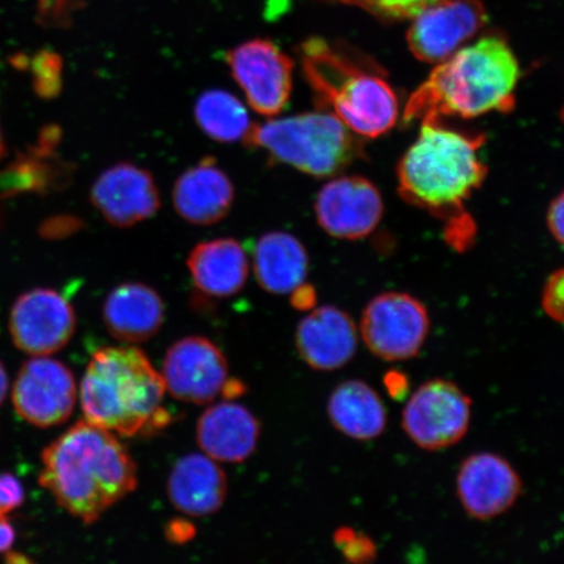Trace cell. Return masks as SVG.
Masks as SVG:
<instances>
[{
  "label": "cell",
  "mask_w": 564,
  "mask_h": 564,
  "mask_svg": "<svg viewBox=\"0 0 564 564\" xmlns=\"http://www.w3.org/2000/svg\"><path fill=\"white\" fill-rule=\"evenodd\" d=\"M430 330L427 310L405 293H383L365 308L361 334L373 356L387 362L419 356Z\"/></svg>",
  "instance_id": "cell-8"
},
{
  "label": "cell",
  "mask_w": 564,
  "mask_h": 564,
  "mask_svg": "<svg viewBox=\"0 0 564 564\" xmlns=\"http://www.w3.org/2000/svg\"><path fill=\"white\" fill-rule=\"evenodd\" d=\"M35 94L46 100L58 96L63 88V59L52 51H41L31 59Z\"/></svg>",
  "instance_id": "cell-27"
},
{
  "label": "cell",
  "mask_w": 564,
  "mask_h": 564,
  "mask_svg": "<svg viewBox=\"0 0 564 564\" xmlns=\"http://www.w3.org/2000/svg\"><path fill=\"white\" fill-rule=\"evenodd\" d=\"M17 532L6 514L0 513V553H7L15 542Z\"/></svg>",
  "instance_id": "cell-35"
},
{
  "label": "cell",
  "mask_w": 564,
  "mask_h": 564,
  "mask_svg": "<svg viewBox=\"0 0 564 564\" xmlns=\"http://www.w3.org/2000/svg\"><path fill=\"white\" fill-rule=\"evenodd\" d=\"M227 62L258 115L276 117L284 111L292 95L294 63L274 42L247 41L228 52Z\"/></svg>",
  "instance_id": "cell-9"
},
{
  "label": "cell",
  "mask_w": 564,
  "mask_h": 564,
  "mask_svg": "<svg viewBox=\"0 0 564 564\" xmlns=\"http://www.w3.org/2000/svg\"><path fill=\"white\" fill-rule=\"evenodd\" d=\"M484 141L447 129L440 119H422L417 140L399 162L400 195L435 216H455L488 174L478 154Z\"/></svg>",
  "instance_id": "cell-4"
},
{
  "label": "cell",
  "mask_w": 564,
  "mask_h": 564,
  "mask_svg": "<svg viewBox=\"0 0 564 564\" xmlns=\"http://www.w3.org/2000/svg\"><path fill=\"white\" fill-rule=\"evenodd\" d=\"M317 2L356 7L384 23H394V21L412 20L429 7L447 2V0H317Z\"/></svg>",
  "instance_id": "cell-26"
},
{
  "label": "cell",
  "mask_w": 564,
  "mask_h": 564,
  "mask_svg": "<svg viewBox=\"0 0 564 564\" xmlns=\"http://www.w3.org/2000/svg\"><path fill=\"white\" fill-rule=\"evenodd\" d=\"M246 392V386L238 379H228L224 384L221 393L225 399L241 398Z\"/></svg>",
  "instance_id": "cell-36"
},
{
  "label": "cell",
  "mask_w": 564,
  "mask_h": 564,
  "mask_svg": "<svg viewBox=\"0 0 564 564\" xmlns=\"http://www.w3.org/2000/svg\"><path fill=\"white\" fill-rule=\"evenodd\" d=\"M358 337L359 330L347 313L334 306H323L300 322L295 347L310 368L335 371L356 356Z\"/></svg>",
  "instance_id": "cell-17"
},
{
  "label": "cell",
  "mask_w": 564,
  "mask_h": 564,
  "mask_svg": "<svg viewBox=\"0 0 564 564\" xmlns=\"http://www.w3.org/2000/svg\"><path fill=\"white\" fill-rule=\"evenodd\" d=\"M563 194H560L550 204L547 210V228L552 232L554 239L558 243H563V210H564Z\"/></svg>",
  "instance_id": "cell-34"
},
{
  "label": "cell",
  "mask_w": 564,
  "mask_h": 564,
  "mask_svg": "<svg viewBox=\"0 0 564 564\" xmlns=\"http://www.w3.org/2000/svg\"><path fill=\"white\" fill-rule=\"evenodd\" d=\"M482 0H447L429 7L412 19L406 33L409 51L430 65L449 58L488 24Z\"/></svg>",
  "instance_id": "cell-10"
},
{
  "label": "cell",
  "mask_w": 564,
  "mask_h": 564,
  "mask_svg": "<svg viewBox=\"0 0 564 564\" xmlns=\"http://www.w3.org/2000/svg\"><path fill=\"white\" fill-rule=\"evenodd\" d=\"M253 272L272 294H291L305 285L308 256L297 238L284 231L267 232L253 249Z\"/></svg>",
  "instance_id": "cell-24"
},
{
  "label": "cell",
  "mask_w": 564,
  "mask_h": 564,
  "mask_svg": "<svg viewBox=\"0 0 564 564\" xmlns=\"http://www.w3.org/2000/svg\"><path fill=\"white\" fill-rule=\"evenodd\" d=\"M243 143L317 178L340 173L362 156L355 133L324 110L251 126Z\"/></svg>",
  "instance_id": "cell-6"
},
{
  "label": "cell",
  "mask_w": 564,
  "mask_h": 564,
  "mask_svg": "<svg viewBox=\"0 0 564 564\" xmlns=\"http://www.w3.org/2000/svg\"><path fill=\"white\" fill-rule=\"evenodd\" d=\"M235 197L229 175L209 156L187 169L173 188L176 214L194 225L220 223L228 216Z\"/></svg>",
  "instance_id": "cell-18"
},
{
  "label": "cell",
  "mask_w": 564,
  "mask_h": 564,
  "mask_svg": "<svg viewBox=\"0 0 564 564\" xmlns=\"http://www.w3.org/2000/svg\"><path fill=\"white\" fill-rule=\"evenodd\" d=\"M23 502L24 489L19 479L9 474L0 475V513L17 510Z\"/></svg>",
  "instance_id": "cell-31"
},
{
  "label": "cell",
  "mask_w": 564,
  "mask_h": 564,
  "mask_svg": "<svg viewBox=\"0 0 564 564\" xmlns=\"http://www.w3.org/2000/svg\"><path fill=\"white\" fill-rule=\"evenodd\" d=\"M40 484L63 510L94 524L135 491L138 468L115 434L84 420L44 449Z\"/></svg>",
  "instance_id": "cell-1"
},
{
  "label": "cell",
  "mask_w": 564,
  "mask_h": 564,
  "mask_svg": "<svg viewBox=\"0 0 564 564\" xmlns=\"http://www.w3.org/2000/svg\"><path fill=\"white\" fill-rule=\"evenodd\" d=\"M166 387L144 351L111 347L95 351L80 386L86 421L112 434L133 436L165 427Z\"/></svg>",
  "instance_id": "cell-3"
},
{
  "label": "cell",
  "mask_w": 564,
  "mask_h": 564,
  "mask_svg": "<svg viewBox=\"0 0 564 564\" xmlns=\"http://www.w3.org/2000/svg\"><path fill=\"white\" fill-rule=\"evenodd\" d=\"M383 384L388 397L393 400H404L409 397V378L406 373L400 370L388 371L383 378Z\"/></svg>",
  "instance_id": "cell-33"
},
{
  "label": "cell",
  "mask_w": 564,
  "mask_h": 564,
  "mask_svg": "<svg viewBox=\"0 0 564 564\" xmlns=\"http://www.w3.org/2000/svg\"><path fill=\"white\" fill-rule=\"evenodd\" d=\"M523 494V481L513 465L496 453L471 454L456 475V496L470 519L489 521L502 517Z\"/></svg>",
  "instance_id": "cell-13"
},
{
  "label": "cell",
  "mask_w": 564,
  "mask_h": 564,
  "mask_svg": "<svg viewBox=\"0 0 564 564\" xmlns=\"http://www.w3.org/2000/svg\"><path fill=\"white\" fill-rule=\"evenodd\" d=\"M90 202L106 221L122 229L152 218L161 207L153 175L130 162L106 169L91 186Z\"/></svg>",
  "instance_id": "cell-16"
},
{
  "label": "cell",
  "mask_w": 564,
  "mask_h": 564,
  "mask_svg": "<svg viewBox=\"0 0 564 564\" xmlns=\"http://www.w3.org/2000/svg\"><path fill=\"white\" fill-rule=\"evenodd\" d=\"M3 151H4V145H3V139H2V131H0V158H2Z\"/></svg>",
  "instance_id": "cell-39"
},
{
  "label": "cell",
  "mask_w": 564,
  "mask_h": 564,
  "mask_svg": "<svg viewBox=\"0 0 564 564\" xmlns=\"http://www.w3.org/2000/svg\"><path fill=\"white\" fill-rule=\"evenodd\" d=\"M334 542L349 564H372L377 560L376 542L368 534L359 533L356 529L338 528L334 534Z\"/></svg>",
  "instance_id": "cell-28"
},
{
  "label": "cell",
  "mask_w": 564,
  "mask_h": 564,
  "mask_svg": "<svg viewBox=\"0 0 564 564\" xmlns=\"http://www.w3.org/2000/svg\"><path fill=\"white\" fill-rule=\"evenodd\" d=\"M162 379L174 399L208 404L227 383L228 361L221 349L206 337L181 338L166 352Z\"/></svg>",
  "instance_id": "cell-14"
},
{
  "label": "cell",
  "mask_w": 564,
  "mask_h": 564,
  "mask_svg": "<svg viewBox=\"0 0 564 564\" xmlns=\"http://www.w3.org/2000/svg\"><path fill=\"white\" fill-rule=\"evenodd\" d=\"M6 564H33V562L24 554L7 552Z\"/></svg>",
  "instance_id": "cell-38"
},
{
  "label": "cell",
  "mask_w": 564,
  "mask_h": 564,
  "mask_svg": "<svg viewBox=\"0 0 564 564\" xmlns=\"http://www.w3.org/2000/svg\"><path fill=\"white\" fill-rule=\"evenodd\" d=\"M196 528L186 519L175 518L167 521L165 527V538L169 542L176 545L187 544L195 538Z\"/></svg>",
  "instance_id": "cell-32"
},
{
  "label": "cell",
  "mask_w": 564,
  "mask_h": 564,
  "mask_svg": "<svg viewBox=\"0 0 564 564\" xmlns=\"http://www.w3.org/2000/svg\"><path fill=\"white\" fill-rule=\"evenodd\" d=\"M379 189L364 176H340L324 185L315 202L316 220L338 239L357 241L371 235L383 216Z\"/></svg>",
  "instance_id": "cell-15"
},
{
  "label": "cell",
  "mask_w": 564,
  "mask_h": 564,
  "mask_svg": "<svg viewBox=\"0 0 564 564\" xmlns=\"http://www.w3.org/2000/svg\"><path fill=\"white\" fill-rule=\"evenodd\" d=\"M303 74L319 108L329 109L347 129L364 138H379L399 119L394 90L376 69L319 37L301 45Z\"/></svg>",
  "instance_id": "cell-5"
},
{
  "label": "cell",
  "mask_w": 564,
  "mask_h": 564,
  "mask_svg": "<svg viewBox=\"0 0 564 564\" xmlns=\"http://www.w3.org/2000/svg\"><path fill=\"white\" fill-rule=\"evenodd\" d=\"M7 390H9V378H7L4 366L0 362V405L6 399Z\"/></svg>",
  "instance_id": "cell-37"
},
{
  "label": "cell",
  "mask_w": 564,
  "mask_h": 564,
  "mask_svg": "<svg viewBox=\"0 0 564 564\" xmlns=\"http://www.w3.org/2000/svg\"><path fill=\"white\" fill-rule=\"evenodd\" d=\"M194 116L202 131L220 143L245 139L252 126L245 105L223 89L204 91L197 98Z\"/></svg>",
  "instance_id": "cell-25"
},
{
  "label": "cell",
  "mask_w": 564,
  "mask_h": 564,
  "mask_svg": "<svg viewBox=\"0 0 564 564\" xmlns=\"http://www.w3.org/2000/svg\"><path fill=\"white\" fill-rule=\"evenodd\" d=\"M564 305V273L556 271L549 278L542 294V307L552 319L563 322Z\"/></svg>",
  "instance_id": "cell-30"
},
{
  "label": "cell",
  "mask_w": 564,
  "mask_h": 564,
  "mask_svg": "<svg viewBox=\"0 0 564 564\" xmlns=\"http://www.w3.org/2000/svg\"><path fill=\"white\" fill-rule=\"evenodd\" d=\"M327 415L338 433L369 442L386 432L388 413L377 390L361 379L344 380L330 392Z\"/></svg>",
  "instance_id": "cell-23"
},
{
  "label": "cell",
  "mask_w": 564,
  "mask_h": 564,
  "mask_svg": "<svg viewBox=\"0 0 564 564\" xmlns=\"http://www.w3.org/2000/svg\"><path fill=\"white\" fill-rule=\"evenodd\" d=\"M471 399L460 386L435 378L409 393L401 426L412 443L436 453L460 443L471 422Z\"/></svg>",
  "instance_id": "cell-7"
},
{
  "label": "cell",
  "mask_w": 564,
  "mask_h": 564,
  "mask_svg": "<svg viewBox=\"0 0 564 564\" xmlns=\"http://www.w3.org/2000/svg\"><path fill=\"white\" fill-rule=\"evenodd\" d=\"M520 66L502 34H488L440 63L409 98L404 121L510 112Z\"/></svg>",
  "instance_id": "cell-2"
},
{
  "label": "cell",
  "mask_w": 564,
  "mask_h": 564,
  "mask_svg": "<svg viewBox=\"0 0 564 564\" xmlns=\"http://www.w3.org/2000/svg\"><path fill=\"white\" fill-rule=\"evenodd\" d=\"M75 329L73 305L53 289H33L20 295L11 310L12 341L26 355L45 357L62 350Z\"/></svg>",
  "instance_id": "cell-12"
},
{
  "label": "cell",
  "mask_w": 564,
  "mask_h": 564,
  "mask_svg": "<svg viewBox=\"0 0 564 564\" xmlns=\"http://www.w3.org/2000/svg\"><path fill=\"white\" fill-rule=\"evenodd\" d=\"M77 387L73 371L56 359L35 357L26 361L13 384L17 413L41 429L58 426L73 414Z\"/></svg>",
  "instance_id": "cell-11"
},
{
  "label": "cell",
  "mask_w": 564,
  "mask_h": 564,
  "mask_svg": "<svg viewBox=\"0 0 564 564\" xmlns=\"http://www.w3.org/2000/svg\"><path fill=\"white\" fill-rule=\"evenodd\" d=\"M228 478L214 458L189 454L175 463L167 479V496L188 517H208L227 499Z\"/></svg>",
  "instance_id": "cell-21"
},
{
  "label": "cell",
  "mask_w": 564,
  "mask_h": 564,
  "mask_svg": "<svg viewBox=\"0 0 564 564\" xmlns=\"http://www.w3.org/2000/svg\"><path fill=\"white\" fill-rule=\"evenodd\" d=\"M187 267L197 291L215 299L241 292L249 278V259L241 243L232 238L196 245Z\"/></svg>",
  "instance_id": "cell-22"
},
{
  "label": "cell",
  "mask_w": 564,
  "mask_h": 564,
  "mask_svg": "<svg viewBox=\"0 0 564 564\" xmlns=\"http://www.w3.org/2000/svg\"><path fill=\"white\" fill-rule=\"evenodd\" d=\"M259 420L243 405L224 401L209 406L197 421L196 440L208 457L221 463H242L258 447Z\"/></svg>",
  "instance_id": "cell-19"
},
{
  "label": "cell",
  "mask_w": 564,
  "mask_h": 564,
  "mask_svg": "<svg viewBox=\"0 0 564 564\" xmlns=\"http://www.w3.org/2000/svg\"><path fill=\"white\" fill-rule=\"evenodd\" d=\"M102 316L106 329L118 341L139 344L159 334L165 319V305L153 288L126 282L106 297Z\"/></svg>",
  "instance_id": "cell-20"
},
{
  "label": "cell",
  "mask_w": 564,
  "mask_h": 564,
  "mask_svg": "<svg viewBox=\"0 0 564 564\" xmlns=\"http://www.w3.org/2000/svg\"><path fill=\"white\" fill-rule=\"evenodd\" d=\"M84 0H37V23L51 30H67Z\"/></svg>",
  "instance_id": "cell-29"
}]
</instances>
